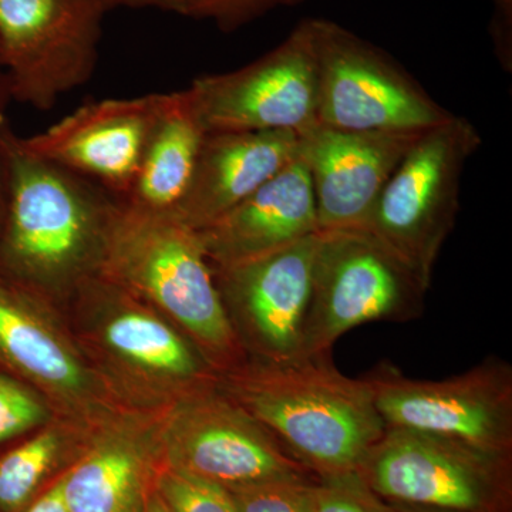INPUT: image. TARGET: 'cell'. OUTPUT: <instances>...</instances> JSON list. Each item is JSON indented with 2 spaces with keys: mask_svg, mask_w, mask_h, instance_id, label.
Here are the masks:
<instances>
[{
  "mask_svg": "<svg viewBox=\"0 0 512 512\" xmlns=\"http://www.w3.org/2000/svg\"><path fill=\"white\" fill-rule=\"evenodd\" d=\"M12 101L8 77L0 66V220L5 211L6 194H8L9 147L15 137L9 126L8 107Z\"/></svg>",
  "mask_w": 512,
  "mask_h": 512,
  "instance_id": "obj_27",
  "label": "cell"
},
{
  "mask_svg": "<svg viewBox=\"0 0 512 512\" xmlns=\"http://www.w3.org/2000/svg\"><path fill=\"white\" fill-rule=\"evenodd\" d=\"M165 447L167 464L227 491L316 477L228 393L207 390L181 404Z\"/></svg>",
  "mask_w": 512,
  "mask_h": 512,
  "instance_id": "obj_11",
  "label": "cell"
},
{
  "mask_svg": "<svg viewBox=\"0 0 512 512\" xmlns=\"http://www.w3.org/2000/svg\"><path fill=\"white\" fill-rule=\"evenodd\" d=\"M363 379L384 426L512 454V367L505 360L487 357L444 380L410 379L380 363Z\"/></svg>",
  "mask_w": 512,
  "mask_h": 512,
  "instance_id": "obj_9",
  "label": "cell"
},
{
  "mask_svg": "<svg viewBox=\"0 0 512 512\" xmlns=\"http://www.w3.org/2000/svg\"><path fill=\"white\" fill-rule=\"evenodd\" d=\"M237 9L242 25L251 19L258 18L262 13L282 6H295L303 0H232Z\"/></svg>",
  "mask_w": 512,
  "mask_h": 512,
  "instance_id": "obj_29",
  "label": "cell"
},
{
  "mask_svg": "<svg viewBox=\"0 0 512 512\" xmlns=\"http://www.w3.org/2000/svg\"><path fill=\"white\" fill-rule=\"evenodd\" d=\"M109 9H158L185 18L214 20L221 29L242 25L232 0H106Z\"/></svg>",
  "mask_w": 512,
  "mask_h": 512,
  "instance_id": "obj_26",
  "label": "cell"
},
{
  "mask_svg": "<svg viewBox=\"0 0 512 512\" xmlns=\"http://www.w3.org/2000/svg\"><path fill=\"white\" fill-rule=\"evenodd\" d=\"M228 394L316 477L356 471L386 430L369 384L330 353L258 362L235 373Z\"/></svg>",
  "mask_w": 512,
  "mask_h": 512,
  "instance_id": "obj_1",
  "label": "cell"
},
{
  "mask_svg": "<svg viewBox=\"0 0 512 512\" xmlns=\"http://www.w3.org/2000/svg\"><path fill=\"white\" fill-rule=\"evenodd\" d=\"M387 503V501H386ZM387 511L389 512H447L433 510V508L413 507V505L387 503Z\"/></svg>",
  "mask_w": 512,
  "mask_h": 512,
  "instance_id": "obj_32",
  "label": "cell"
},
{
  "mask_svg": "<svg viewBox=\"0 0 512 512\" xmlns=\"http://www.w3.org/2000/svg\"><path fill=\"white\" fill-rule=\"evenodd\" d=\"M207 133L295 131L318 124V63L311 19L281 45L231 72L197 77L187 87Z\"/></svg>",
  "mask_w": 512,
  "mask_h": 512,
  "instance_id": "obj_10",
  "label": "cell"
},
{
  "mask_svg": "<svg viewBox=\"0 0 512 512\" xmlns=\"http://www.w3.org/2000/svg\"><path fill=\"white\" fill-rule=\"evenodd\" d=\"M318 478L271 481L229 494L235 512H315Z\"/></svg>",
  "mask_w": 512,
  "mask_h": 512,
  "instance_id": "obj_23",
  "label": "cell"
},
{
  "mask_svg": "<svg viewBox=\"0 0 512 512\" xmlns=\"http://www.w3.org/2000/svg\"><path fill=\"white\" fill-rule=\"evenodd\" d=\"M146 512H173L168 508V505L165 504L161 495L157 493L156 488L151 490L150 495H148Z\"/></svg>",
  "mask_w": 512,
  "mask_h": 512,
  "instance_id": "obj_31",
  "label": "cell"
},
{
  "mask_svg": "<svg viewBox=\"0 0 512 512\" xmlns=\"http://www.w3.org/2000/svg\"><path fill=\"white\" fill-rule=\"evenodd\" d=\"M107 345L128 362L173 379L204 382L205 366L167 323L140 311H123L106 328Z\"/></svg>",
  "mask_w": 512,
  "mask_h": 512,
  "instance_id": "obj_20",
  "label": "cell"
},
{
  "mask_svg": "<svg viewBox=\"0 0 512 512\" xmlns=\"http://www.w3.org/2000/svg\"><path fill=\"white\" fill-rule=\"evenodd\" d=\"M148 480L146 457L123 439L93 448L62 478L70 512H146Z\"/></svg>",
  "mask_w": 512,
  "mask_h": 512,
  "instance_id": "obj_19",
  "label": "cell"
},
{
  "mask_svg": "<svg viewBox=\"0 0 512 512\" xmlns=\"http://www.w3.org/2000/svg\"><path fill=\"white\" fill-rule=\"evenodd\" d=\"M57 451L59 439L45 431L0 460V511L16 512L28 505L55 463Z\"/></svg>",
  "mask_w": 512,
  "mask_h": 512,
  "instance_id": "obj_21",
  "label": "cell"
},
{
  "mask_svg": "<svg viewBox=\"0 0 512 512\" xmlns=\"http://www.w3.org/2000/svg\"><path fill=\"white\" fill-rule=\"evenodd\" d=\"M315 512H389L387 503L377 497L365 481L352 473L319 477L316 484Z\"/></svg>",
  "mask_w": 512,
  "mask_h": 512,
  "instance_id": "obj_24",
  "label": "cell"
},
{
  "mask_svg": "<svg viewBox=\"0 0 512 512\" xmlns=\"http://www.w3.org/2000/svg\"><path fill=\"white\" fill-rule=\"evenodd\" d=\"M107 3V2H106Z\"/></svg>",
  "mask_w": 512,
  "mask_h": 512,
  "instance_id": "obj_33",
  "label": "cell"
},
{
  "mask_svg": "<svg viewBox=\"0 0 512 512\" xmlns=\"http://www.w3.org/2000/svg\"><path fill=\"white\" fill-rule=\"evenodd\" d=\"M45 417V407L33 393L0 375V443L39 426Z\"/></svg>",
  "mask_w": 512,
  "mask_h": 512,
  "instance_id": "obj_25",
  "label": "cell"
},
{
  "mask_svg": "<svg viewBox=\"0 0 512 512\" xmlns=\"http://www.w3.org/2000/svg\"><path fill=\"white\" fill-rule=\"evenodd\" d=\"M23 512H70L64 497L63 481H57L49 491L40 495L35 503L30 504Z\"/></svg>",
  "mask_w": 512,
  "mask_h": 512,
  "instance_id": "obj_30",
  "label": "cell"
},
{
  "mask_svg": "<svg viewBox=\"0 0 512 512\" xmlns=\"http://www.w3.org/2000/svg\"><path fill=\"white\" fill-rule=\"evenodd\" d=\"M494 16L491 20V36L498 59L511 67L512 55V0H491Z\"/></svg>",
  "mask_w": 512,
  "mask_h": 512,
  "instance_id": "obj_28",
  "label": "cell"
},
{
  "mask_svg": "<svg viewBox=\"0 0 512 512\" xmlns=\"http://www.w3.org/2000/svg\"><path fill=\"white\" fill-rule=\"evenodd\" d=\"M511 467L512 454L386 427L356 473L387 503L447 512H512Z\"/></svg>",
  "mask_w": 512,
  "mask_h": 512,
  "instance_id": "obj_5",
  "label": "cell"
},
{
  "mask_svg": "<svg viewBox=\"0 0 512 512\" xmlns=\"http://www.w3.org/2000/svg\"><path fill=\"white\" fill-rule=\"evenodd\" d=\"M427 289L366 229L319 231L301 357L326 355L340 336L377 320L420 318Z\"/></svg>",
  "mask_w": 512,
  "mask_h": 512,
  "instance_id": "obj_6",
  "label": "cell"
},
{
  "mask_svg": "<svg viewBox=\"0 0 512 512\" xmlns=\"http://www.w3.org/2000/svg\"><path fill=\"white\" fill-rule=\"evenodd\" d=\"M197 232L212 268L244 264L318 234L305 161L296 157L234 210Z\"/></svg>",
  "mask_w": 512,
  "mask_h": 512,
  "instance_id": "obj_15",
  "label": "cell"
},
{
  "mask_svg": "<svg viewBox=\"0 0 512 512\" xmlns=\"http://www.w3.org/2000/svg\"><path fill=\"white\" fill-rule=\"evenodd\" d=\"M318 242L319 232L274 254L212 268L232 329L239 326L259 362L301 357Z\"/></svg>",
  "mask_w": 512,
  "mask_h": 512,
  "instance_id": "obj_12",
  "label": "cell"
},
{
  "mask_svg": "<svg viewBox=\"0 0 512 512\" xmlns=\"http://www.w3.org/2000/svg\"><path fill=\"white\" fill-rule=\"evenodd\" d=\"M311 23L318 63V124L350 131L419 133L453 116L373 43L332 20Z\"/></svg>",
  "mask_w": 512,
  "mask_h": 512,
  "instance_id": "obj_7",
  "label": "cell"
},
{
  "mask_svg": "<svg viewBox=\"0 0 512 512\" xmlns=\"http://www.w3.org/2000/svg\"><path fill=\"white\" fill-rule=\"evenodd\" d=\"M298 156L295 131L208 133L173 215L194 231L210 227Z\"/></svg>",
  "mask_w": 512,
  "mask_h": 512,
  "instance_id": "obj_16",
  "label": "cell"
},
{
  "mask_svg": "<svg viewBox=\"0 0 512 512\" xmlns=\"http://www.w3.org/2000/svg\"><path fill=\"white\" fill-rule=\"evenodd\" d=\"M419 133L350 131L315 124L299 133L319 231L365 228L380 194Z\"/></svg>",
  "mask_w": 512,
  "mask_h": 512,
  "instance_id": "obj_14",
  "label": "cell"
},
{
  "mask_svg": "<svg viewBox=\"0 0 512 512\" xmlns=\"http://www.w3.org/2000/svg\"><path fill=\"white\" fill-rule=\"evenodd\" d=\"M207 134L188 90L170 92L134 183L120 200L136 210L174 214L191 183Z\"/></svg>",
  "mask_w": 512,
  "mask_h": 512,
  "instance_id": "obj_17",
  "label": "cell"
},
{
  "mask_svg": "<svg viewBox=\"0 0 512 512\" xmlns=\"http://www.w3.org/2000/svg\"><path fill=\"white\" fill-rule=\"evenodd\" d=\"M170 93L84 104L42 133L19 137L29 153L126 197Z\"/></svg>",
  "mask_w": 512,
  "mask_h": 512,
  "instance_id": "obj_13",
  "label": "cell"
},
{
  "mask_svg": "<svg viewBox=\"0 0 512 512\" xmlns=\"http://www.w3.org/2000/svg\"><path fill=\"white\" fill-rule=\"evenodd\" d=\"M480 144L476 126L454 114L424 130L390 177L363 228L386 245L427 291L441 248L456 225L464 168Z\"/></svg>",
  "mask_w": 512,
  "mask_h": 512,
  "instance_id": "obj_4",
  "label": "cell"
},
{
  "mask_svg": "<svg viewBox=\"0 0 512 512\" xmlns=\"http://www.w3.org/2000/svg\"><path fill=\"white\" fill-rule=\"evenodd\" d=\"M154 488L173 512H235L225 488L170 464L158 473Z\"/></svg>",
  "mask_w": 512,
  "mask_h": 512,
  "instance_id": "obj_22",
  "label": "cell"
},
{
  "mask_svg": "<svg viewBox=\"0 0 512 512\" xmlns=\"http://www.w3.org/2000/svg\"><path fill=\"white\" fill-rule=\"evenodd\" d=\"M119 197L29 153L19 136L9 147L8 194L0 220V255L13 275L62 285L97 269Z\"/></svg>",
  "mask_w": 512,
  "mask_h": 512,
  "instance_id": "obj_2",
  "label": "cell"
},
{
  "mask_svg": "<svg viewBox=\"0 0 512 512\" xmlns=\"http://www.w3.org/2000/svg\"><path fill=\"white\" fill-rule=\"evenodd\" d=\"M0 359L59 393L82 392L86 375L79 360L49 329L22 292L0 276Z\"/></svg>",
  "mask_w": 512,
  "mask_h": 512,
  "instance_id": "obj_18",
  "label": "cell"
},
{
  "mask_svg": "<svg viewBox=\"0 0 512 512\" xmlns=\"http://www.w3.org/2000/svg\"><path fill=\"white\" fill-rule=\"evenodd\" d=\"M101 276L160 306L211 362L228 366L237 357L241 343L198 232L175 215L136 210L119 198Z\"/></svg>",
  "mask_w": 512,
  "mask_h": 512,
  "instance_id": "obj_3",
  "label": "cell"
},
{
  "mask_svg": "<svg viewBox=\"0 0 512 512\" xmlns=\"http://www.w3.org/2000/svg\"><path fill=\"white\" fill-rule=\"evenodd\" d=\"M106 0H0V66L12 100L49 110L89 82Z\"/></svg>",
  "mask_w": 512,
  "mask_h": 512,
  "instance_id": "obj_8",
  "label": "cell"
}]
</instances>
